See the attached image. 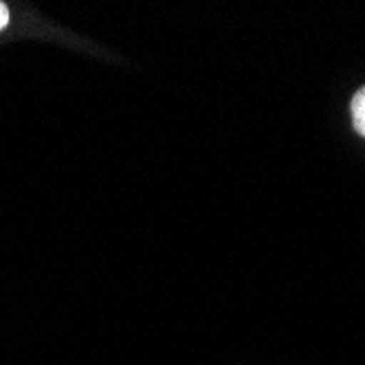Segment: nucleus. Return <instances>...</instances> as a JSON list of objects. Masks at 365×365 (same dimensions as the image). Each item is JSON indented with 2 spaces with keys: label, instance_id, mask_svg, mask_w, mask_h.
<instances>
[{
  "label": "nucleus",
  "instance_id": "1",
  "mask_svg": "<svg viewBox=\"0 0 365 365\" xmlns=\"http://www.w3.org/2000/svg\"><path fill=\"white\" fill-rule=\"evenodd\" d=\"M350 116H352V125L359 136L365 138V86L359 88L350 101Z\"/></svg>",
  "mask_w": 365,
  "mask_h": 365
},
{
  "label": "nucleus",
  "instance_id": "2",
  "mask_svg": "<svg viewBox=\"0 0 365 365\" xmlns=\"http://www.w3.org/2000/svg\"><path fill=\"white\" fill-rule=\"evenodd\" d=\"M7 24H9V9L5 3H0V31L7 29Z\"/></svg>",
  "mask_w": 365,
  "mask_h": 365
}]
</instances>
